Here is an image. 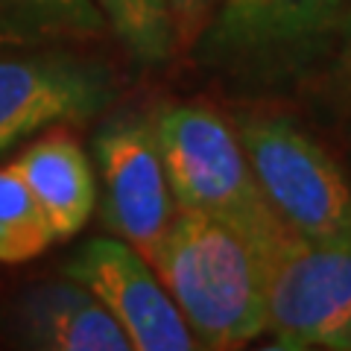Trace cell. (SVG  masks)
Returning a JSON list of instances; mask_svg holds the SVG:
<instances>
[{"instance_id": "cell-1", "label": "cell", "mask_w": 351, "mask_h": 351, "mask_svg": "<svg viewBox=\"0 0 351 351\" xmlns=\"http://www.w3.org/2000/svg\"><path fill=\"white\" fill-rule=\"evenodd\" d=\"M290 232L176 211L156 272L199 348H240L267 334L272 261Z\"/></svg>"}, {"instance_id": "cell-2", "label": "cell", "mask_w": 351, "mask_h": 351, "mask_svg": "<svg viewBox=\"0 0 351 351\" xmlns=\"http://www.w3.org/2000/svg\"><path fill=\"white\" fill-rule=\"evenodd\" d=\"M351 0H219L193 59L237 88H278L334 50Z\"/></svg>"}, {"instance_id": "cell-3", "label": "cell", "mask_w": 351, "mask_h": 351, "mask_svg": "<svg viewBox=\"0 0 351 351\" xmlns=\"http://www.w3.org/2000/svg\"><path fill=\"white\" fill-rule=\"evenodd\" d=\"M179 211L237 219L261 232H287L263 199L232 120L214 106L167 100L149 114Z\"/></svg>"}, {"instance_id": "cell-4", "label": "cell", "mask_w": 351, "mask_h": 351, "mask_svg": "<svg viewBox=\"0 0 351 351\" xmlns=\"http://www.w3.org/2000/svg\"><path fill=\"white\" fill-rule=\"evenodd\" d=\"M234 129L263 199L302 240H351V182L287 114L243 112Z\"/></svg>"}, {"instance_id": "cell-5", "label": "cell", "mask_w": 351, "mask_h": 351, "mask_svg": "<svg viewBox=\"0 0 351 351\" xmlns=\"http://www.w3.org/2000/svg\"><path fill=\"white\" fill-rule=\"evenodd\" d=\"M112 64L71 47L0 50V156L50 126H82L117 103Z\"/></svg>"}, {"instance_id": "cell-6", "label": "cell", "mask_w": 351, "mask_h": 351, "mask_svg": "<svg viewBox=\"0 0 351 351\" xmlns=\"http://www.w3.org/2000/svg\"><path fill=\"white\" fill-rule=\"evenodd\" d=\"M97 202L106 228L141 252L156 269L161 243L176 217V199L164 170L152 117L141 112H112L94 138Z\"/></svg>"}, {"instance_id": "cell-7", "label": "cell", "mask_w": 351, "mask_h": 351, "mask_svg": "<svg viewBox=\"0 0 351 351\" xmlns=\"http://www.w3.org/2000/svg\"><path fill=\"white\" fill-rule=\"evenodd\" d=\"M267 334L287 351L351 348V240H284L272 261Z\"/></svg>"}, {"instance_id": "cell-8", "label": "cell", "mask_w": 351, "mask_h": 351, "mask_svg": "<svg viewBox=\"0 0 351 351\" xmlns=\"http://www.w3.org/2000/svg\"><path fill=\"white\" fill-rule=\"evenodd\" d=\"M64 278L82 284L126 331L132 351L199 348L158 272L120 237H91L64 261Z\"/></svg>"}, {"instance_id": "cell-9", "label": "cell", "mask_w": 351, "mask_h": 351, "mask_svg": "<svg viewBox=\"0 0 351 351\" xmlns=\"http://www.w3.org/2000/svg\"><path fill=\"white\" fill-rule=\"evenodd\" d=\"M12 328L27 348L41 351H132L126 331L91 290L71 278L21 290Z\"/></svg>"}, {"instance_id": "cell-10", "label": "cell", "mask_w": 351, "mask_h": 351, "mask_svg": "<svg viewBox=\"0 0 351 351\" xmlns=\"http://www.w3.org/2000/svg\"><path fill=\"white\" fill-rule=\"evenodd\" d=\"M41 205L56 243L76 237L97 208V176L68 132L38 138L12 161Z\"/></svg>"}, {"instance_id": "cell-11", "label": "cell", "mask_w": 351, "mask_h": 351, "mask_svg": "<svg viewBox=\"0 0 351 351\" xmlns=\"http://www.w3.org/2000/svg\"><path fill=\"white\" fill-rule=\"evenodd\" d=\"M106 32L97 0H0V50L71 47Z\"/></svg>"}, {"instance_id": "cell-12", "label": "cell", "mask_w": 351, "mask_h": 351, "mask_svg": "<svg viewBox=\"0 0 351 351\" xmlns=\"http://www.w3.org/2000/svg\"><path fill=\"white\" fill-rule=\"evenodd\" d=\"M108 32L144 68H161L176 56L179 29L167 0H97Z\"/></svg>"}, {"instance_id": "cell-13", "label": "cell", "mask_w": 351, "mask_h": 351, "mask_svg": "<svg viewBox=\"0 0 351 351\" xmlns=\"http://www.w3.org/2000/svg\"><path fill=\"white\" fill-rule=\"evenodd\" d=\"M56 243L41 205L15 164L0 167V263H27Z\"/></svg>"}, {"instance_id": "cell-14", "label": "cell", "mask_w": 351, "mask_h": 351, "mask_svg": "<svg viewBox=\"0 0 351 351\" xmlns=\"http://www.w3.org/2000/svg\"><path fill=\"white\" fill-rule=\"evenodd\" d=\"M331 56H334L331 68L325 73L328 97H331L334 106L348 108L351 106V6H348L343 27H339V36H337Z\"/></svg>"}, {"instance_id": "cell-15", "label": "cell", "mask_w": 351, "mask_h": 351, "mask_svg": "<svg viewBox=\"0 0 351 351\" xmlns=\"http://www.w3.org/2000/svg\"><path fill=\"white\" fill-rule=\"evenodd\" d=\"M219 0H167L173 21H176V29H179V38L182 36H193L202 29V24L208 21V15L217 9Z\"/></svg>"}]
</instances>
